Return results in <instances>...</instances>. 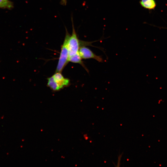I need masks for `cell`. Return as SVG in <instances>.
Listing matches in <instances>:
<instances>
[{
  "label": "cell",
  "mask_w": 167,
  "mask_h": 167,
  "mask_svg": "<svg viewBox=\"0 0 167 167\" xmlns=\"http://www.w3.org/2000/svg\"><path fill=\"white\" fill-rule=\"evenodd\" d=\"M82 58L79 52L76 54L69 57L68 61L74 63H78L81 65L88 73L89 71L82 60Z\"/></svg>",
  "instance_id": "5b68a950"
},
{
  "label": "cell",
  "mask_w": 167,
  "mask_h": 167,
  "mask_svg": "<svg viewBox=\"0 0 167 167\" xmlns=\"http://www.w3.org/2000/svg\"><path fill=\"white\" fill-rule=\"evenodd\" d=\"M53 76L55 81L62 88L68 86L70 83V79L65 78L60 72H55Z\"/></svg>",
  "instance_id": "277c9868"
},
{
  "label": "cell",
  "mask_w": 167,
  "mask_h": 167,
  "mask_svg": "<svg viewBox=\"0 0 167 167\" xmlns=\"http://www.w3.org/2000/svg\"><path fill=\"white\" fill-rule=\"evenodd\" d=\"M139 3L142 7L149 10H153L156 6L155 0H140Z\"/></svg>",
  "instance_id": "8992f818"
},
{
  "label": "cell",
  "mask_w": 167,
  "mask_h": 167,
  "mask_svg": "<svg viewBox=\"0 0 167 167\" xmlns=\"http://www.w3.org/2000/svg\"><path fill=\"white\" fill-rule=\"evenodd\" d=\"M72 30V34L71 35L68 42V51L69 57L79 52L80 48L82 46H90L98 48L100 49L99 47L93 46L92 45L93 42L99 41H86L79 40L77 36L75 31L72 17H71Z\"/></svg>",
  "instance_id": "6da1fadb"
},
{
  "label": "cell",
  "mask_w": 167,
  "mask_h": 167,
  "mask_svg": "<svg viewBox=\"0 0 167 167\" xmlns=\"http://www.w3.org/2000/svg\"><path fill=\"white\" fill-rule=\"evenodd\" d=\"M79 52L82 59H93L100 62H103V59L101 56L96 55L91 50L86 46L80 47Z\"/></svg>",
  "instance_id": "3957f363"
},
{
  "label": "cell",
  "mask_w": 167,
  "mask_h": 167,
  "mask_svg": "<svg viewBox=\"0 0 167 167\" xmlns=\"http://www.w3.org/2000/svg\"><path fill=\"white\" fill-rule=\"evenodd\" d=\"M61 4L63 6H66L67 4L66 0H60Z\"/></svg>",
  "instance_id": "9c48e42d"
},
{
  "label": "cell",
  "mask_w": 167,
  "mask_h": 167,
  "mask_svg": "<svg viewBox=\"0 0 167 167\" xmlns=\"http://www.w3.org/2000/svg\"><path fill=\"white\" fill-rule=\"evenodd\" d=\"M13 2L9 0H0V8L11 9L13 8Z\"/></svg>",
  "instance_id": "ba28073f"
},
{
  "label": "cell",
  "mask_w": 167,
  "mask_h": 167,
  "mask_svg": "<svg viewBox=\"0 0 167 167\" xmlns=\"http://www.w3.org/2000/svg\"><path fill=\"white\" fill-rule=\"evenodd\" d=\"M66 34L63 42L61 46L59 59L55 72H61L69 62L68 42L71 35L66 28Z\"/></svg>",
  "instance_id": "7a4b0ae2"
},
{
  "label": "cell",
  "mask_w": 167,
  "mask_h": 167,
  "mask_svg": "<svg viewBox=\"0 0 167 167\" xmlns=\"http://www.w3.org/2000/svg\"><path fill=\"white\" fill-rule=\"evenodd\" d=\"M47 80V86L53 91H57L62 89L55 81L53 76L48 78Z\"/></svg>",
  "instance_id": "52a82bcc"
},
{
  "label": "cell",
  "mask_w": 167,
  "mask_h": 167,
  "mask_svg": "<svg viewBox=\"0 0 167 167\" xmlns=\"http://www.w3.org/2000/svg\"></svg>",
  "instance_id": "30bf717a"
}]
</instances>
